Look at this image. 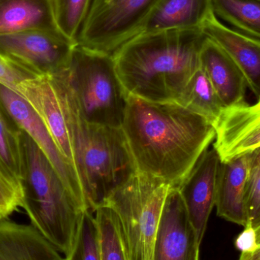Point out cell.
<instances>
[{
  "instance_id": "d6986e66",
  "label": "cell",
  "mask_w": 260,
  "mask_h": 260,
  "mask_svg": "<svg viewBox=\"0 0 260 260\" xmlns=\"http://www.w3.org/2000/svg\"><path fill=\"white\" fill-rule=\"evenodd\" d=\"M30 30L59 31L53 0H0V35Z\"/></svg>"
},
{
  "instance_id": "ffe728a7",
  "label": "cell",
  "mask_w": 260,
  "mask_h": 260,
  "mask_svg": "<svg viewBox=\"0 0 260 260\" xmlns=\"http://www.w3.org/2000/svg\"><path fill=\"white\" fill-rule=\"evenodd\" d=\"M21 135L22 129L0 101V174L22 191Z\"/></svg>"
},
{
  "instance_id": "7402d4cb",
  "label": "cell",
  "mask_w": 260,
  "mask_h": 260,
  "mask_svg": "<svg viewBox=\"0 0 260 260\" xmlns=\"http://www.w3.org/2000/svg\"><path fill=\"white\" fill-rule=\"evenodd\" d=\"M93 212L99 228L102 260H129L124 234L114 209L103 205Z\"/></svg>"
},
{
  "instance_id": "6da1fadb",
  "label": "cell",
  "mask_w": 260,
  "mask_h": 260,
  "mask_svg": "<svg viewBox=\"0 0 260 260\" xmlns=\"http://www.w3.org/2000/svg\"><path fill=\"white\" fill-rule=\"evenodd\" d=\"M121 129L136 171L177 188L215 140L207 120L176 102L128 95Z\"/></svg>"
},
{
  "instance_id": "5bb4252c",
  "label": "cell",
  "mask_w": 260,
  "mask_h": 260,
  "mask_svg": "<svg viewBox=\"0 0 260 260\" xmlns=\"http://www.w3.org/2000/svg\"><path fill=\"white\" fill-rule=\"evenodd\" d=\"M251 168V156L248 153L221 161L217 179V215L243 227L248 222L245 195Z\"/></svg>"
},
{
  "instance_id": "8992f818",
  "label": "cell",
  "mask_w": 260,
  "mask_h": 260,
  "mask_svg": "<svg viewBox=\"0 0 260 260\" xmlns=\"http://www.w3.org/2000/svg\"><path fill=\"white\" fill-rule=\"evenodd\" d=\"M172 187L162 179L136 171L104 203L120 219L129 260H152L162 210Z\"/></svg>"
},
{
  "instance_id": "83f0119b",
  "label": "cell",
  "mask_w": 260,
  "mask_h": 260,
  "mask_svg": "<svg viewBox=\"0 0 260 260\" xmlns=\"http://www.w3.org/2000/svg\"><path fill=\"white\" fill-rule=\"evenodd\" d=\"M26 79H29L28 76L14 68L0 56V84L16 91L18 84Z\"/></svg>"
},
{
  "instance_id": "d4e9b609",
  "label": "cell",
  "mask_w": 260,
  "mask_h": 260,
  "mask_svg": "<svg viewBox=\"0 0 260 260\" xmlns=\"http://www.w3.org/2000/svg\"><path fill=\"white\" fill-rule=\"evenodd\" d=\"M68 259L102 260L99 228L91 211L84 212L76 246Z\"/></svg>"
},
{
  "instance_id": "4316f807",
  "label": "cell",
  "mask_w": 260,
  "mask_h": 260,
  "mask_svg": "<svg viewBox=\"0 0 260 260\" xmlns=\"http://www.w3.org/2000/svg\"><path fill=\"white\" fill-rule=\"evenodd\" d=\"M22 191L0 174V219L8 218L22 206Z\"/></svg>"
},
{
  "instance_id": "f1b7e54d",
  "label": "cell",
  "mask_w": 260,
  "mask_h": 260,
  "mask_svg": "<svg viewBox=\"0 0 260 260\" xmlns=\"http://www.w3.org/2000/svg\"><path fill=\"white\" fill-rule=\"evenodd\" d=\"M244 230L235 240V247L241 253H251L258 248L256 229L250 222L247 223Z\"/></svg>"
},
{
  "instance_id": "ba28073f",
  "label": "cell",
  "mask_w": 260,
  "mask_h": 260,
  "mask_svg": "<svg viewBox=\"0 0 260 260\" xmlns=\"http://www.w3.org/2000/svg\"><path fill=\"white\" fill-rule=\"evenodd\" d=\"M77 44L59 31L26 30L0 35V56L29 78L55 76L69 68Z\"/></svg>"
},
{
  "instance_id": "ac0fdd59",
  "label": "cell",
  "mask_w": 260,
  "mask_h": 260,
  "mask_svg": "<svg viewBox=\"0 0 260 260\" xmlns=\"http://www.w3.org/2000/svg\"><path fill=\"white\" fill-rule=\"evenodd\" d=\"M60 253L31 224L0 219V260H63Z\"/></svg>"
},
{
  "instance_id": "d6a6232c",
  "label": "cell",
  "mask_w": 260,
  "mask_h": 260,
  "mask_svg": "<svg viewBox=\"0 0 260 260\" xmlns=\"http://www.w3.org/2000/svg\"><path fill=\"white\" fill-rule=\"evenodd\" d=\"M63 260H69V259H64Z\"/></svg>"
},
{
  "instance_id": "1f68e13d",
  "label": "cell",
  "mask_w": 260,
  "mask_h": 260,
  "mask_svg": "<svg viewBox=\"0 0 260 260\" xmlns=\"http://www.w3.org/2000/svg\"><path fill=\"white\" fill-rule=\"evenodd\" d=\"M256 240H257L258 245L260 246V225L256 229Z\"/></svg>"
},
{
  "instance_id": "4fadbf2b",
  "label": "cell",
  "mask_w": 260,
  "mask_h": 260,
  "mask_svg": "<svg viewBox=\"0 0 260 260\" xmlns=\"http://www.w3.org/2000/svg\"><path fill=\"white\" fill-rule=\"evenodd\" d=\"M220 164L221 159L216 150L214 148L208 149L177 187L200 243L215 207Z\"/></svg>"
},
{
  "instance_id": "5b68a950",
  "label": "cell",
  "mask_w": 260,
  "mask_h": 260,
  "mask_svg": "<svg viewBox=\"0 0 260 260\" xmlns=\"http://www.w3.org/2000/svg\"><path fill=\"white\" fill-rule=\"evenodd\" d=\"M62 76L85 122L121 128L128 94L117 76L112 54L77 44Z\"/></svg>"
},
{
  "instance_id": "f546056e",
  "label": "cell",
  "mask_w": 260,
  "mask_h": 260,
  "mask_svg": "<svg viewBox=\"0 0 260 260\" xmlns=\"http://www.w3.org/2000/svg\"><path fill=\"white\" fill-rule=\"evenodd\" d=\"M239 260H260V246L251 253H241Z\"/></svg>"
},
{
  "instance_id": "9c48e42d",
  "label": "cell",
  "mask_w": 260,
  "mask_h": 260,
  "mask_svg": "<svg viewBox=\"0 0 260 260\" xmlns=\"http://www.w3.org/2000/svg\"><path fill=\"white\" fill-rule=\"evenodd\" d=\"M0 101L19 127L30 136L45 154L66 187L88 209L76 171L63 157L35 110L18 93L2 84H0Z\"/></svg>"
},
{
  "instance_id": "2e32d148",
  "label": "cell",
  "mask_w": 260,
  "mask_h": 260,
  "mask_svg": "<svg viewBox=\"0 0 260 260\" xmlns=\"http://www.w3.org/2000/svg\"><path fill=\"white\" fill-rule=\"evenodd\" d=\"M202 30L229 53L245 76L248 88L260 99V40L224 25L216 15Z\"/></svg>"
},
{
  "instance_id": "484cf974",
  "label": "cell",
  "mask_w": 260,
  "mask_h": 260,
  "mask_svg": "<svg viewBox=\"0 0 260 260\" xmlns=\"http://www.w3.org/2000/svg\"><path fill=\"white\" fill-rule=\"evenodd\" d=\"M245 202L248 222L256 229L260 225V168H251L246 188Z\"/></svg>"
},
{
  "instance_id": "603a6c76",
  "label": "cell",
  "mask_w": 260,
  "mask_h": 260,
  "mask_svg": "<svg viewBox=\"0 0 260 260\" xmlns=\"http://www.w3.org/2000/svg\"><path fill=\"white\" fill-rule=\"evenodd\" d=\"M212 5L217 18L260 40V0H212Z\"/></svg>"
},
{
  "instance_id": "44dd1931",
  "label": "cell",
  "mask_w": 260,
  "mask_h": 260,
  "mask_svg": "<svg viewBox=\"0 0 260 260\" xmlns=\"http://www.w3.org/2000/svg\"><path fill=\"white\" fill-rule=\"evenodd\" d=\"M176 103L204 117L212 125L224 108L215 88L201 68L189 79Z\"/></svg>"
},
{
  "instance_id": "8fae6325",
  "label": "cell",
  "mask_w": 260,
  "mask_h": 260,
  "mask_svg": "<svg viewBox=\"0 0 260 260\" xmlns=\"http://www.w3.org/2000/svg\"><path fill=\"white\" fill-rule=\"evenodd\" d=\"M16 92L35 110L56 146L74 169L71 134L56 78L41 76L24 79L17 85Z\"/></svg>"
},
{
  "instance_id": "cb8c5ba5",
  "label": "cell",
  "mask_w": 260,
  "mask_h": 260,
  "mask_svg": "<svg viewBox=\"0 0 260 260\" xmlns=\"http://www.w3.org/2000/svg\"><path fill=\"white\" fill-rule=\"evenodd\" d=\"M92 0H53L55 21L59 31L72 42L78 38Z\"/></svg>"
},
{
  "instance_id": "9a60e30c",
  "label": "cell",
  "mask_w": 260,
  "mask_h": 260,
  "mask_svg": "<svg viewBox=\"0 0 260 260\" xmlns=\"http://www.w3.org/2000/svg\"><path fill=\"white\" fill-rule=\"evenodd\" d=\"M200 63L224 108L245 102V76L229 53L208 37L200 50Z\"/></svg>"
},
{
  "instance_id": "277c9868",
  "label": "cell",
  "mask_w": 260,
  "mask_h": 260,
  "mask_svg": "<svg viewBox=\"0 0 260 260\" xmlns=\"http://www.w3.org/2000/svg\"><path fill=\"white\" fill-rule=\"evenodd\" d=\"M22 206L30 224L65 259L74 250L85 209L66 187L35 141L22 130Z\"/></svg>"
},
{
  "instance_id": "7c38bea8",
  "label": "cell",
  "mask_w": 260,
  "mask_h": 260,
  "mask_svg": "<svg viewBox=\"0 0 260 260\" xmlns=\"http://www.w3.org/2000/svg\"><path fill=\"white\" fill-rule=\"evenodd\" d=\"M213 126V148L221 161L252 152L260 146V99L223 108Z\"/></svg>"
},
{
  "instance_id": "4dcf8cb0",
  "label": "cell",
  "mask_w": 260,
  "mask_h": 260,
  "mask_svg": "<svg viewBox=\"0 0 260 260\" xmlns=\"http://www.w3.org/2000/svg\"><path fill=\"white\" fill-rule=\"evenodd\" d=\"M250 154L251 156L252 168H260V146Z\"/></svg>"
},
{
  "instance_id": "52a82bcc",
  "label": "cell",
  "mask_w": 260,
  "mask_h": 260,
  "mask_svg": "<svg viewBox=\"0 0 260 260\" xmlns=\"http://www.w3.org/2000/svg\"><path fill=\"white\" fill-rule=\"evenodd\" d=\"M158 0H92L78 44L112 54L142 32Z\"/></svg>"
},
{
  "instance_id": "30bf717a",
  "label": "cell",
  "mask_w": 260,
  "mask_h": 260,
  "mask_svg": "<svg viewBox=\"0 0 260 260\" xmlns=\"http://www.w3.org/2000/svg\"><path fill=\"white\" fill-rule=\"evenodd\" d=\"M200 244L178 189L171 188L162 210L152 260H200Z\"/></svg>"
},
{
  "instance_id": "3957f363",
  "label": "cell",
  "mask_w": 260,
  "mask_h": 260,
  "mask_svg": "<svg viewBox=\"0 0 260 260\" xmlns=\"http://www.w3.org/2000/svg\"><path fill=\"white\" fill-rule=\"evenodd\" d=\"M71 134L74 170L88 210L94 212L136 171L121 128L87 123L81 117L62 73L55 75Z\"/></svg>"
},
{
  "instance_id": "e0dca14e",
  "label": "cell",
  "mask_w": 260,
  "mask_h": 260,
  "mask_svg": "<svg viewBox=\"0 0 260 260\" xmlns=\"http://www.w3.org/2000/svg\"><path fill=\"white\" fill-rule=\"evenodd\" d=\"M214 15L212 0H158L141 33L202 29Z\"/></svg>"
},
{
  "instance_id": "7a4b0ae2",
  "label": "cell",
  "mask_w": 260,
  "mask_h": 260,
  "mask_svg": "<svg viewBox=\"0 0 260 260\" xmlns=\"http://www.w3.org/2000/svg\"><path fill=\"white\" fill-rule=\"evenodd\" d=\"M202 29L141 33L113 53L126 94L151 102H176L200 68Z\"/></svg>"
}]
</instances>
